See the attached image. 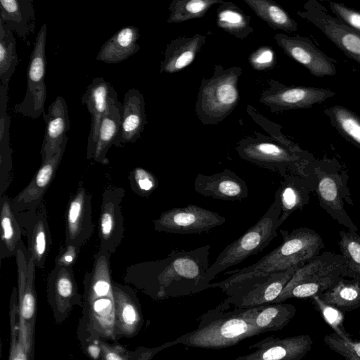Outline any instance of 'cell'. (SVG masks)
<instances>
[{
  "instance_id": "obj_1",
  "label": "cell",
  "mask_w": 360,
  "mask_h": 360,
  "mask_svg": "<svg viewBox=\"0 0 360 360\" xmlns=\"http://www.w3.org/2000/svg\"><path fill=\"white\" fill-rule=\"evenodd\" d=\"M210 245L198 248L173 250L162 259L129 266L156 298L192 295L210 288L206 275Z\"/></svg>"
},
{
  "instance_id": "obj_2",
  "label": "cell",
  "mask_w": 360,
  "mask_h": 360,
  "mask_svg": "<svg viewBox=\"0 0 360 360\" xmlns=\"http://www.w3.org/2000/svg\"><path fill=\"white\" fill-rule=\"evenodd\" d=\"M261 306L234 307L229 310L231 305L224 301L203 314L195 330L170 342L171 346L181 344L196 348L221 349L262 334L253 324L254 316Z\"/></svg>"
},
{
  "instance_id": "obj_3",
  "label": "cell",
  "mask_w": 360,
  "mask_h": 360,
  "mask_svg": "<svg viewBox=\"0 0 360 360\" xmlns=\"http://www.w3.org/2000/svg\"><path fill=\"white\" fill-rule=\"evenodd\" d=\"M279 232L283 237L279 246L251 266L224 273L230 276L221 281L210 283V288H219L223 291L243 280L300 267L319 255L325 245L321 236L308 227L292 231L280 229Z\"/></svg>"
},
{
  "instance_id": "obj_4",
  "label": "cell",
  "mask_w": 360,
  "mask_h": 360,
  "mask_svg": "<svg viewBox=\"0 0 360 360\" xmlns=\"http://www.w3.org/2000/svg\"><path fill=\"white\" fill-rule=\"evenodd\" d=\"M281 213L280 195L277 190L274 202L260 219L241 236L228 245L209 266L207 281L210 283L221 271L242 262L267 247L277 236Z\"/></svg>"
},
{
  "instance_id": "obj_5",
  "label": "cell",
  "mask_w": 360,
  "mask_h": 360,
  "mask_svg": "<svg viewBox=\"0 0 360 360\" xmlns=\"http://www.w3.org/2000/svg\"><path fill=\"white\" fill-rule=\"evenodd\" d=\"M240 67L214 66L213 75L203 79L197 96L195 112L203 124H216L224 120L237 106Z\"/></svg>"
},
{
  "instance_id": "obj_6",
  "label": "cell",
  "mask_w": 360,
  "mask_h": 360,
  "mask_svg": "<svg viewBox=\"0 0 360 360\" xmlns=\"http://www.w3.org/2000/svg\"><path fill=\"white\" fill-rule=\"evenodd\" d=\"M309 171L316 179L315 192L320 207L335 221L349 231L358 228L345 209V202L354 205L347 171L335 159L315 160Z\"/></svg>"
},
{
  "instance_id": "obj_7",
  "label": "cell",
  "mask_w": 360,
  "mask_h": 360,
  "mask_svg": "<svg viewBox=\"0 0 360 360\" xmlns=\"http://www.w3.org/2000/svg\"><path fill=\"white\" fill-rule=\"evenodd\" d=\"M345 258L325 251L299 267L280 295L272 302H284L290 298H311L334 286L344 278Z\"/></svg>"
},
{
  "instance_id": "obj_8",
  "label": "cell",
  "mask_w": 360,
  "mask_h": 360,
  "mask_svg": "<svg viewBox=\"0 0 360 360\" xmlns=\"http://www.w3.org/2000/svg\"><path fill=\"white\" fill-rule=\"evenodd\" d=\"M238 155L254 165L279 174L307 176L309 167L315 160L310 153H297L285 146L261 140H243L236 148Z\"/></svg>"
},
{
  "instance_id": "obj_9",
  "label": "cell",
  "mask_w": 360,
  "mask_h": 360,
  "mask_svg": "<svg viewBox=\"0 0 360 360\" xmlns=\"http://www.w3.org/2000/svg\"><path fill=\"white\" fill-rule=\"evenodd\" d=\"M298 266L254 277L235 283L224 290L229 297L224 300L236 308H248L272 303L281 293Z\"/></svg>"
},
{
  "instance_id": "obj_10",
  "label": "cell",
  "mask_w": 360,
  "mask_h": 360,
  "mask_svg": "<svg viewBox=\"0 0 360 360\" xmlns=\"http://www.w3.org/2000/svg\"><path fill=\"white\" fill-rule=\"evenodd\" d=\"M47 26L40 28L30 56L27 70V90L22 101L14 107V110L25 117L37 119L44 112L46 98L45 83L46 59L45 54Z\"/></svg>"
},
{
  "instance_id": "obj_11",
  "label": "cell",
  "mask_w": 360,
  "mask_h": 360,
  "mask_svg": "<svg viewBox=\"0 0 360 360\" xmlns=\"http://www.w3.org/2000/svg\"><path fill=\"white\" fill-rule=\"evenodd\" d=\"M297 15L312 23L348 58L360 65V33L330 15L316 0H309Z\"/></svg>"
},
{
  "instance_id": "obj_12",
  "label": "cell",
  "mask_w": 360,
  "mask_h": 360,
  "mask_svg": "<svg viewBox=\"0 0 360 360\" xmlns=\"http://www.w3.org/2000/svg\"><path fill=\"white\" fill-rule=\"evenodd\" d=\"M225 221L226 218L215 212L188 205L163 212L153 224L154 229L159 232L190 235L207 232Z\"/></svg>"
},
{
  "instance_id": "obj_13",
  "label": "cell",
  "mask_w": 360,
  "mask_h": 360,
  "mask_svg": "<svg viewBox=\"0 0 360 360\" xmlns=\"http://www.w3.org/2000/svg\"><path fill=\"white\" fill-rule=\"evenodd\" d=\"M270 88L263 91L259 101L269 107L274 112L284 110L309 108L335 94L328 89L285 86L273 80H270Z\"/></svg>"
},
{
  "instance_id": "obj_14",
  "label": "cell",
  "mask_w": 360,
  "mask_h": 360,
  "mask_svg": "<svg viewBox=\"0 0 360 360\" xmlns=\"http://www.w3.org/2000/svg\"><path fill=\"white\" fill-rule=\"evenodd\" d=\"M125 195L122 187L109 185L102 194L98 220L100 248L112 255L120 245L124 233L121 202Z\"/></svg>"
},
{
  "instance_id": "obj_15",
  "label": "cell",
  "mask_w": 360,
  "mask_h": 360,
  "mask_svg": "<svg viewBox=\"0 0 360 360\" xmlns=\"http://www.w3.org/2000/svg\"><path fill=\"white\" fill-rule=\"evenodd\" d=\"M16 216L22 232L27 237L29 255L36 267L44 269L52 245L45 200L37 207L16 214Z\"/></svg>"
},
{
  "instance_id": "obj_16",
  "label": "cell",
  "mask_w": 360,
  "mask_h": 360,
  "mask_svg": "<svg viewBox=\"0 0 360 360\" xmlns=\"http://www.w3.org/2000/svg\"><path fill=\"white\" fill-rule=\"evenodd\" d=\"M274 39L287 56L306 68L314 76L323 77L336 74L333 58L319 49L309 38L278 33Z\"/></svg>"
},
{
  "instance_id": "obj_17",
  "label": "cell",
  "mask_w": 360,
  "mask_h": 360,
  "mask_svg": "<svg viewBox=\"0 0 360 360\" xmlns=\"http://www.w3.org/2000/svg\"><path fill=\"white\" fill-rule=\"evenodd\" d=\"M91 195L80 181L70 197L65 213V244L82 247L94 232Z\"/></svg>"
},
{
  "instance_id": "obj_18",
  "label": "cell",
  "mask_w": 360,
  "mask_h": 360,
  "mask_svg": "<svg viewBox=\"0 0 360 360\" xmlns=\"http://www.w3.org/2000/svg\"><path fill=\"white\" fill-rule=\"evenodd\" d=\"M313 344L308 335L267 337L249 347L255 350L233 360H305Z\"/></svg>"
},
{
  "instance_id": "obj_19",
  "label": "cell",
  "mask_w": 360,
  "mask_h": 360,
  "mask_svg": "<svg viewBox=\"0 0 360 360\" xmlns=\"http://www.w3.org/2000/svg\"><path fill=\"white\" fill-rule=\"evenodd\" d=\"M68 137L67 136L58 153L51 158L41 162L29 184L11 199L15 214L33 209L44 200V196L52 182L62 160Z\"/></svg>"
},
{
  "instance_id": "obj_20",
  "label": "cell",
  "mask_w": 360,
  "mask_h": 360,
  "mask_svg": "<svg viewBox=\"0 0 360 360\" xmlns=\"http://www.w3.org/2000/svg\"><path fill=\"white\" fill-rule=\"evenodd\" d=\"M193 187L198 193L217 200L241 201L248 195L245 181L228 169L212 175L198 174Z\"/></svg>"
},
{
  "instance_id": "obj_21",
  "label": "cell",
  "mask_w": 360,
  "mask_h": 360,
  "mask_svg": "<svg viewBox=\"0 0 360 360\" xmlns=\"http://www.w3.org/2000/svg\"><path fill=\"white\" fill-rule=\"evenodd\" d=\"M117 96L113 86L101 77L94 78L82 95L81 103L86 106L91 118L86 150L96 140L102 117L120 103Z\"/></svg>"
},
{
  "instance_id": "obj_22",
  "label": "cell",
  "mask_w": 360,
  "mask_h": 360,
  "mask_svg": "<svg viewBox=\"0 0 360 360\" xmlns=\"http://www.w3.org/2000/svg\"><path fill=\"white\" fill-rule=\"evenodd\" d=\"M46 129L40 151L42 162L51 158L60 149L70 129L68 108L65 100L58 96L44 112Z\"/></svg>"
},
{
  "instance_id": "obj_23",
  "label": "cell",
  "mask_w": 360,
  "mask_h": 360,
  "mask_svg": "<svg viewBox=\"0 0 360 360\" xmlns=\"http://www.w3.org/2000/svg\"><path fill=\"white\" fill-rule=\"evenodd\" d=\"M310 172V171H309ZM316 179L314 174L307 176L288 174L281 181L279 192L281 213L278 219L281 226L292 213L302 211L310 200L311 193L315 191Z\"/></svg>"
},
{
  "instance_id": "obj_24",
  "label": "cell",
  "mask_w": 360,
  "mask_h": 360,
  "mask_svg": "<svg viewBox=\"0 0 360 360\" xmlns=\"http://www.w3.org/2000/svg\"><path fill=\"white\" fill-rule=\"evenodd\" d=\"M122 104L112 105L102 117L92 147L86 150V158L102 165L109 164L107 153L112 146L118 147L122 122Z\"/></svg>"
},
{
  "instance_id": "obj_25",
  "label": "cell",
  "mask_w": 360,
  "mask_h": 360,
  "mask_svg": "<svg viewBox=\"0 0 360 360\" xmlns=\"http://www.w3.org/2000/svg\"><path fill=\"white\" fill-rule=\"evenodd\" d=\"M146 124L143 96L138 89H131L124 96L118 147L127 143H135L140 139Z\"/></svg>"
},
{
  "instance_id": "obj_26",
  "label": "cell",
  "mask_w": 360,
  "mask_h": 360,
  "mask_svg": "<svg viewBox=\"0 0 360 360\" xmlns=\"http://www.w3.org/2000/svg\"><path fill=\"white\" fill-rule=\"evenodd\" d=\"M206 41V36L196 34L191 37H178L166 46L160 73L178 72L195 60Z\"/></svg>"
},
{
  "instance_id": "obj_27",
  "label": "cell",
  "mask_w": 360,
  "mask_h": 360,
  "mask_svg": "<svg viewBox=\"0 0 360 360\" xmlns=\"http://www.w3.org/2000/svg\"><path fill=\"white\" fill-rule=\"evenodd\" d=\"M0 20L26 40L35 28L33 0H1Z\"/></svg>"
},
{
  "instance_id": "obj_28",
  "label": "cell",
  "mask_w": 360,
  "mask_h": 360,
  "mask_svg": "<svg viewBox=\"0 0 360 360\" xmlns=\"http://www.w3.org/2000/svg\"><path fill=\"white\" fill-rule=\"evenodd\" d=\"M139 38L136 27H124L101 46L96 59L106 63L124 61L139 51Z\"/></svg>"
},
{
  "instance_id": "obj_29",
  "label": "cell",
  "mask_w": 360,
  "mask_h": 360,
  "mask_svg": "<svg viewBox=\"0 0 360 360\" xmlns=\"http://www.w3.org/2000/svg\"><path fill=\"white\" fill-rule=\"evenodd\" d=\"M8 87L0 86V196L12 180V148L10 144V117L7 111Z\"/></svg>"
},
{
  "instance_id": "obj_30",
  "label": "cell",
  "mask_w": 360,
  "mask_h": 360,
  "mask_svg": "<svg viewBox=\"0 0 360 360\" xmlns=\"http://www.w3.org/2000/svg\"><path fill=\"white\" fill-rule=\"evenodd\" d=\"M0 259L2 260L16 256L20 242L22 240V232L6 193L0 196Z\"/></svg>"
},
{
  "instance_id": "obj_31",
  "label": "cell",
  "mask_w": 360,
  "mask_h": 360,
  "mask_svg": "<svg viewBox=\"0 0 360 360\" xmlns=\"http://www.w3.org/2000/svg\"><path fill=\"white\" fill-rule=\"evenodd\" d=\"M295 307L289 303L262 305L253 319V324L263 333L282 330L296 314Z\"/></svg>"
},
{
  "instance_id": "obj_32",
  "label": "cell",
  "mask_w": 360,
  "mask_h": 360,
  "mask_svg": "<svg viewBox=\"0 0 360 360\" xmlns=\"http://www.w3.org/2000/svg\"><path fill=\"white\" fill-rule=\"evenodd\" d=\"M319 296L344 312L352 311L360 307V283L352 278H342Z\"/></svg>"
},
{
  "instance_id": "obj_33",
  "label": "cell",
  "mask_w": 360,
  "mask_h": 360,
  "mask_svg": "<svg viewBox=\"0 0 360 360\" xmlns=\"http://www.w3.org/2000/svg\"><path fill=\"white\" fill-rule=\"evenodd\" d=\"M251 18L236 4L224 1L217 9V25L226 32L244 39L254 32Z\"/></svg>"
},
{
  "instance_id": "obj_34",
  "label": "cell",
  "mask_w": 360,
  "mask_h": 360,
  "mask_svg": "<svg viewBox=\"0 0 360 360\" xmlns=\"http://www.w3.org/2000/svg\"><path fill=\"white\" fill-rule=\"evenodd\" d=\"M244 2L263 21L274 30L295 32L296 21L278 4L271 0H244Z\"/></svg>"
},
{
  "instance_id": "obj_35",
  "label": "cell",
  "mask_w": 360,
  "mask_h": 360,
  "mask_svg": "<svg viewBox=\"0 0 360 360\" xmlns=\"http://www.w3.org/2000/svg\"><path fill=\"white\" fill-rule=\"evenodd\" d=\"M325 114L338 133L360 150V116L338 105L326 108Z\"/></svg>"
},
{
  "instance_id": "obj_36",
  "label": "cell",
  "mask_w": 360,
  "mask_h": 360,
  "mask_svg": "<svg viewBox=\"0 0 360 360\" xmlns=\"http://www.w3.org/2000/svg\"><path fill=\"white\" fill-rule=\"evenodd\" d=\"M18 64L16 40L11 29L0 20V79L8 87Z\"/></svg>"
},
{
  "instance_id": "obj_37",
  "label": "cell",
  "mask_w": 360,
  "mask_h": 360,
  "mask_svg": "<svg viewBox=\"0 0 360 360\" xmlns=\"http://www.w3.org/2000/svg\"><path fill=\"white\" fill-rule=\"evenodd\" d=\"M338 244L345 258L344 278L360 283V234L353 231H340Z\"/></svg>"
},
{
  "instance_id": "obj_38",
  "label": "cell",
  "mask_w": 360,
  "mask_h": 360,
  "mask_svg": "<svg viewBox=\"0 0 360 360\" xmlns=\"http://www.w3.org/2000/svg\"><path fill=\"white\" fill-rule=\"evenodd\" d=\"M223 2L222 0H173L168 8L167 22L179 23L202 18L213 5Z\"/></svg>"
},
{
  "instance_id": "obj_39",
  "label": "cell",
  "mask_w": 360,
  "mask_h": 360,
  "mask_svg": "<svg viewBox=\"0 0 360 360\" xmlns=\"http://www.w3.org/2000/svg\"><path fill=\"white\" fill-rule=\"evenodd\" d=\"M311 300L325 322L333 329L334 333L345 340L351 338L344 326L345 312L326 303L319 295L311 297Z\"/></svg>"
},
{
  "instance_id": "obj_40",
  "label": "cell",
  "mask_w": 360,
  "mask_h": 360,
  "mask_svg": "<svg viewBox=\"0 0 360 360\" xmlns=\"http://www.w3.org/2000/svg\"><path fill=\"white\" fill-rule=\"evenodd\" d=\"M325 344L333 351L342 356L345 360H360V340H344L334 332L323 338Z\"/></svg>"
},
{
  "instance_id": "obj_41",
  "label": "cell",
  "mask_w": 360,
  "mask_h": 360,
  "mask_svg": "<svg viewBox=\"0 0 360 360\" xmlns=\"http://www.w3.org/2000/svg\"><path fill=\"white\" fill-rule=\"evenodd\" d=\"M129 179L132 191L143 197H148L158 186L155 176L142 167L134 168Z\"/></svg>"
},
{
  "instance_id": "obj_42",
  "label": "cell",
  "mask_w": 360,
  "mask_h": 360,
  "mask_svg": "<svg viewBox=\"0 0 360 360\" xmlns=\"http://www.w3.org/2000/svg\"><path fill=\"white\" fill-rule=\"evenodd\" d=\"M248 60L253 69L259 71L266 70L274 67L276 55L271 47L262 46L252 52Z\"/></svg>"
},
{
  "instance_id": "obj_43",
  "label": "cell",
  "mask_w": 360,
  "mask_h": 360,
  "mask_svg": "<svg viewBox=\"0 0 360 360\" xmlns=\"http://www.w3.org/2000/svg\"><path fill=\"white\" fill-rule=\"evenodd\" d=\"M331 11L345 25L360 33V11L345 5L330 1H327Z\"/></svg>"
},
{
  "instance_id": "obj_44",
  "label": "cell",
  "mask_w": 360,
  "mask_h": 360,
  "mask_svg": "<svg viewBox=\"0 0 360 360\" xmlns=\"http://www.w3.org/2000/svg\"><path fill=\"white\" fill-rule=\"evenodd\" d=\"M80 250L81 247L65 244L60 248L55 258V266L72 268L78 259Z\"/></svg>"
},
{
  "instance_id": "obj_45",
  "label": "cell",
  "mask_w": 360,
  "mask_h": 360,
  "mask_svg": "<svg viewBox=\"0 0 360 360\" xmlns=\"http://www.w3.org/2000/svg\"><path fill=\"white\" fill-rule=\"evenodd\" d=\"M122 318L124 321L129 325L134 324L136 321L137 315L133 304L127 303L122 309Z\"/></svg>"
},
{
  "instance_id": "obj_46",
  "label": "cell",
  "mask_w": 360,
  "mask_h": 360,
  "mask_svg": "<svg viewBox=\"0 0 360 360\" xmlns=\"http://www.w3.org/2000/svg\"><path fill=\"white\" fill-rule=\"evenodd\" d=\"M105 297H97L99 298L94 304V309L96 312H101L110 305V300Z\"/></svg>"
},
{
  "instance_id": "obj_47",
  "label": "cell",
  "mask_w": 360,
  "mask_h": 360,
  "mask_svg": "<svg viewBox=\"0 0 360 360\" xmlns=\"http://www.w3.org/2000/svg\"><path fill=\"white\" fill-rule=\"evenodd\" d=\"M89 352L93 358L96 359L99 355L100 349L97 346L91 345L89 347Z\"/></svg>"
},
{
  "instance_id": "obj_48",
  "label": "cell",
  "mask_w": 360,
  "mask_h": 360,
  "mask_svg": "<svg viewBox=\"0 0 360 360\" xmlns=\"http://www.w3.org/2000/svg\"><path fill=\"white\" fill-rule=\"evenodd\" d=\"M106 360H122L120 356L114 352H109L105 355Z\"/></svg>"
},
{
  "instance_id": "obj_49",
  "label": "cell",
  "mask_w": 360,
  "mask_h": 360,
  "mask_svg": "<svg viewBox=\"0 0 360 360\" xmlns=\"http://www.w3.org/2000/svg\"><path fill=\"white\" fill-rule=\"evenodd\" d=\"M359 333L360 334V329L359 330Z\"/></svg>"
},
{
  "instance_id": "obj_50",
  "label": "cell",
  "mask_w": 360,
  "mask_h": 360,
  "mask_svg": "<svg viewBox=\"0 0 360 360\" xmlns=\"http://www.w3.org/2000/svg\"><path fill=\"white\" fill-rule=\"evenodd\" d=\"M17 360H22V359H17Z\"/></svg>"
}]
</instances>
